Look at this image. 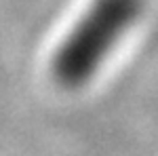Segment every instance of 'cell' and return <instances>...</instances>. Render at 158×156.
<instances>
[{
    "instance_id": "cell-1",
    "label": "cell",
    "mask_w": 158,
    "mask_h": 156,
    "mask_svg": "<svg viewBox=\"0 0 158 156\" xmlns=\"http://www.w3.org/2000/svg\"><path fill=\"white\" fill-rule=\"evenodd\" d=\"M137 2L139 0H101L93 9L59 57L57 68L63 80H80L91 72L97 57L103 55L114 36L135 15Z\"/></svg>"
}]
</instances>
